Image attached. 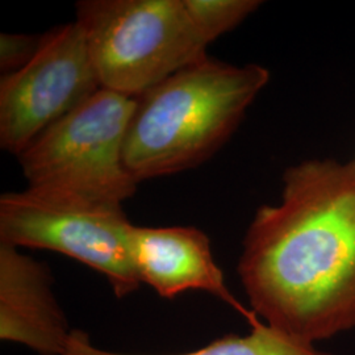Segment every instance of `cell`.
I'll use <instances>...</instances> for the list:
<instances>
[{
	"label": "cell",
	"mask_w": 355,
	"mask_h": 355,
	"mask_svg": "<svg viewBox=\"0 0 355 355\" xmlns=\"http://www.w3.org/2000/svg\"><path fill=\"white\" fill-rule=\"evenodd\" d=\"M237 274L262 322L316 345L355 329V161L308 159L259 207Z\"/></svg>",
	"instance_id": "cell-1"
},
{
	"label": "cell",
	"mask_w": 355,
	"mask_h": 355,
	"mask_svg": "<svg viewBox=\"0 0 355 355\" xmlns=\"http://www.w3.org/2000/svg\"><path fill=\"white\" fill-rule=\"evenodd\" d=\"M270 71L204 57L136 98L124 162L137 183L193 168L236 132Z\"/></svg>",
	"instance_id": "cell-2"
},
{
	"label": "cell",
	"mask_w": 355,
	"mask_h": 355,
	"mask_svg": "<svg viewBox=\"0 0 355 355\" xmlns=\"http://www.w3.org/2000/svg\"><path fill=\"white\" fill-rule=\"evenodd\" d=\"M102 89L130 98L207 57L184 0H83L76 4Z\"/></svg>",
	"instance_id": "cell-3"
},
{
	"label": "cell",
	"mask_w": 355,
	"mask_h": 355,
	"mask_svg": "<svg viewBox=\"0 0 355 355\" xmlns=\"http://www.w3.org/2000/svg\"><path fill=\"white\" fill-rule=\"evenodd\" d=\"M136 98L101 89L17 155L29 189L123 204L137 182L124 162Z\"/></svg>",
	"instance_id": "cell-4"
},
{
	"label": "cell",
	"mask_w": 355,
	"mask_h": 355,
	"mask_svg": "<svg viewBox=\"0 0 355 355\" xmlns=\"http://www.w3.org/2000/svg\"><path fill=\"white\" fill-rule=\"evenodd\" d=\"M123 204L26 189L0 198L1 245L64 254L105 277L120 299L140 288Z\"/></svg>",
	"instance_id": "cell-5"
},
{
	"label": "cell",
	"mask_w": 355,
	"mask_h": 355,
	"mask_svg": "<svg viewBox=\"0 0 355 355\" xmlns=\"http://www.w3.org/2000/svg\"><path fill=\"white\" fill-rule=\"evenodd\" d=\"M101 87L85 35L74 23L41 37L29 64L0 80V145L19 155Z\"/></svg>",
	"instance_id": "cell-6"
},
{
	"label": "cell",
	"mask_w": 355,
	"mask_h": 355,
	"mask_svg": "<svg viewBox=\"0 0 355 355\" xmlns=\"http://www.w3.org/2000/svg\"><path fill=\"white\" fill-rule=\"evenodd\" d=\"M132 259L141 283L164 299L187 291H204L232 306L249 327L262 322L229 290L211 250V241L193 227H137L129 229Z\"/></svg>",
	"instance_id": "cell-7"
},
{
	"label": "cell",
	"mask_w": 355,
	"mask_h": 355,
	"mask_svg": "<svg viewBox=\"0 0 355 355\" xmlns=\"http://www.w3.org/2000/svg\"><path fill=\"white\" fill-rule=\"evenodd\" d=\"M73 329L45 263L0 245V338L40 355H64Z\"/></svg>",
	"instance_id": "cell-8"
},
{
	"label": "cell",
	"mask_w": 355,
	"mask_h": 355,
	"mask_svg": "<svg viewBox=\"0 0 355 355\" xmlns=\"http://www.w3.org/2000/svg\"><path fill=\"white\" fill-rule=\"evenodd\" d=\"M64 355H136L107 352L95 346L89 333L73 329ZM175 355H333L316 345L290 337L279 330L259 322L246 336L228 334L208 343L199 350Z\"/></svg>",
	"instance_id": "cell-9"
},
{
	"label": "cell",
	"mask_w": 355,
	"mask_h": 355,
	"mask_svg": "<svg viewBox=\"0 0 355 355\" xmlns=\"http://www.w3.org/2000/svg\"><path fill=\"white\" fill-rule=\"evenodd\" d=\"M184 3L208 44L240 26L261 6L258 0H184Z\"/></svg>",
	"instance_id": "cell-10"
},
{
	"label": "cell",
	"mask_w": 355,
	"mask_h": 355,
	"mask_svg": "<svg viewBox=\"0 0 355 355\" xmlns=\"http://www.w3.org/2000/svg\"><path fill=\"white\" fill-rule=\"evenodd\" d=\"M41 37L10 33L0 36V69L4 76L23 69L33 60L40 49Z\"/></svg>",
	"instance_id": "cell-11"
}]
</instances>
